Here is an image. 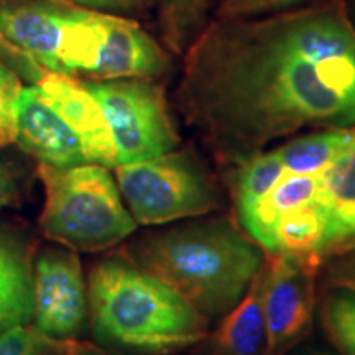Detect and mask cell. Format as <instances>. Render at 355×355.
I'll return each mask as SVG.
<instances>
[{"instance_id":"23","label":"cell","mask_w":355,"mask_h":355,"mask_svg":"<svg viewBox=\"0 0 355 355\" xmlns=\"http://www.w3.org/2000/svg\"><path fill=\"white\" fill-rule=\"evenodd\" d=\"M74 345L73 340L51 339L28 324L0 334V355H68Z\"/></svg>"},{"instance_id":"14","label":"cell","mask_w":355,"mask_h":355,"mask_svg":"<svg viewBox=\"0 0 355 355\" xmlns=\"http://www.w3.org/2000/svg\"><path fill=\"white\" fill-rule=\"evenodd\" d=\"M32 319V252L21 239L0 232V334Z\"/></svg>"},{"instance_id":"7","label":"cell","mask_w":355,"mask_h":355,"mask_svg":"<svg viewBox=\"0 0 355 355\" xmlns=\"http://www.w3.org/2000/svg\"><path fill=\"white\" fill-rule=\"evenodd\" d=\"M268 265L263 313V355H285L311 331L316 308L318 254H265Z\"/></svg>"},{"instance_id":"26","label":"cell","mask_w":355,"mask_h":355,"mask_svg":"<svg viewBox=\"0 0 355 355\" xmlns=\"http://www.w3.org/2000/svg\"><path fill=\"white\" fill-rule=\"evenodd\" d=\"M301 0H224L219 8V17L237 19V17H252L260 13L283 10Z\"/></svg>"},{"instance_id":"30","label":"cell","mask_w":355,"mask_h":355,"mask_svg":"<svg viewBox=\"0 0 355 355\" xmlns=\"http://www.w3.org/2000/svg\"><path fill=\"white\" fill-rule=\"evenodd\" d=\"M354 250H355V232L352 235H349V237H345L344 241H340L339 243H336V245L332 247L329 252H327L326 259H329V257H337V255L349 254V252H354Z\"/></svg>"},{"instance_id":"11","label":"cell","mask_w":355,"mask_h":355,"mask_svg":"<svg viewBox=\"0 0 355 355\" xmlns=\"http://www.w3.org/2000/svg\"><path fill=\"white\" fill-rule=\"evenodd\" d=\"M102 44L91 76L110 79H153L168 68V58L139 24L102 13Z\"/></svg>"},{"instance_id":"9","label":"cell","mask_w":355,"mask_h":355,"mask_svg":"<svg viewBox=\"0 0 355 355\" xmlns=\"http://www.w3.org/2000/svg\"><path fill=\"white\" fill-rule=\"evenodd\" d=\"M38 89L44 101L79 137L89 163L105 168L117 166V153L109 123L99 102L84 83L71 74L48 71L38 83Z\"/></svg>"},{"instance_id":"19","label":"cell","mask_w":355,"mask_h":355,"mask_svg":"<svg viewBox=\"0 0 355 355\" xmlns=\"http://www.w3.org/2000/svg\"><path fill=\"white\" fill-rule=\"evenodd\" d=\"M326 239V214L319 202L313 201L279 217L275 229V254L321 257Z\"/></svg>"},{"instance_id":"10","label":"cell","mask_w":355,"mask_h":355,"mask_svg":"<svg viewBox=\"0 0 355 355\" xmlns=\"http://www.w3.org/2000/svg\"><path fill=\"white\" fill-rule=\"evenodd\" d=\"M15 141L44 165L68 168L89 163L79 137L44 101L38 86L21 89L17 102Z\"/></svg>"},{"instance_id":"29","label":"cell","mask_w":355,"mask_h":355,"mask_svg":"<svg viewBox=\"0 0 355 355\" xmlns=\"http://www.w3.org/2000/svg\"><path fill=\"white\" fill-rule=\"evenodd\" d=\"M19 196V183L10 166L0 163V209L15 201Z\"/></svg>"},{"instance_id":"25","label":"cell","mask_w":355,"mask_h":355,"mask_svg":"<svg viewBox=\"0 0 355 355\" xmlns=\"http://www.w3.org/2000/svg\"><path fill=\"white\" fill-rule=\"evenodd\" d=\"M0 60L3 64H7L8 68H12L17 74H20L21 78L28 79L32 83H40L44 74L48 73L42 64L37 63L28 53L20 50L19 46H15L10 40L0 30Z\"/></svg>"},{"instance_id":"13","label":"cell","mask_w":355,"mask_h":355,"mask_svg":"<svg viewBox=\"0 0 355 355\" xmlns=\"http://www.w3.org/2000/svg\"><path fill=\"white\" fill-rule=\"evenodd\" d=\"M268 265L266 255L242 300L224 316L211 337L206 355H263L265 313L263 298Z\"/></svg>"},{"instance_id":"31","label":"cell","mask_w":355,"mask_h":355,"mask_svg":"<svg viewBox=\"0 0 355 355\" xmlns=\"http://www.w3.org/2000/svg\"><path fill=\"white\" fill-rule=\"evenodd\" d=\"M68 355H101V354H97L96 350H92V349L79 347V345L76 344L73 349H71V352Z\"/></svg>"},{"instance_id":"24","label":"cell","mask_w":355,"mask_h":355,"mask_svg":"<svg viewBox=\"0 0 355 355\" xmlns=\"http://www.w3.org/2000/svg\"><path fill=\"white\" fill-rule=\"evenodd\" d=\"M20 92L19 74L0 61V146L15 141L17 102Z\"/></svg>"},{"instance_id":"20","label":"cell","mask_w":355,"mask_h":355,"mask_svg":"<svg viewBox=\"0 0 355 355\" xmlns=\"http://www.w3.org/2000/svg\"><path fill=\"white\" fill-rule=\"evenodd\" d=\"M285 175L278 150L261 152L241 163L235 181V209L242 222L259 206L261 199L272 191Z\"/></svg>"},{"instance_id":"17","label":"cell","mask_w":355,"mask_h":355,"mask_svg":"<svg viewBox=\"0 0 355 355\" xmlns=\"http://www.w3.org/2000/svg\"><path fill=\"white\" fill-rule=\"evenodd\" d=\"M355 145V125L327 128L279 146L278 155L288 175H321Z\"/></svg>"},{"instance_id":"6","label":"cell","mask_w":355,"mask_h":355,"mask_svg":"<svg viewBox=\"0 0 355 355\" xmlns=\"http://www.w3.org/2000/svg\"><path fill=\"white\" fill-rule=\"evenodd\" d=\"M84 86L109 123L117 166L162 157L178 145L165 96L148 79H110Z\"/></svg>"},{"instance_id":"1","label":"cell","mask_w":355,"mask_h":355,"mask_svg":"<svg viewBox=\"0 0 355 355\" xmlns=\"http://www.w3.org/2000/svg\"><path fill=\"white\" fill-rule=\"evenodd\" d=\"M181 109L220 163L308 127L355 125V30L343 0L214 21L189 46Z\"/></svg>"},{"instance_id":"3","label":"cell","mask_w":355,"mask_h":355,"mask_svg":"<svg viewBox=\"0 0 355 355\" xmlns=\"http://www.w3.org/2000/svg\"><path fill=\"white\" fill-rule=\"evenodd\" d=\"M97 337L121 349L168 354L207 337V319L166 283L137 265L105 260L89 278Z\"/></svg>"},{"instance_id":"28","label":"cell","mask_w":355,"mask_h":355,"mask_svg":"<svg viewBox=\"0 0 355 355\" xmlns=\"http://www.w3.org/2000/svg\"><path fill=\"white\" fill-rule=\"evenodd\" d=\"M60 2L71 3V6L89 8V10H140L148 7L153 0H60Z\"/></svg>"},{"instance_id":"2","label":"cell","mask_w":355,"mask_h":355,"mask_svg":"<svg viewBox=\"0 0 355 355\" xmlns=\"http://www.w3.org/2000/svg\"><path fill=\"white\" fill-rule=\"evenodd\" d=\"M128 260L153 275L206 319L225 316L250 286L265 254L227 219L163 230L128 248Z\"/></svg>"},{"instance_id":"5","label":"cell","mask_w":355,"mask_h":355,"mask_svg":"<svg viewBox=\"0 0 355 355\" xmlns=\"http://www.w3.org/2000/svg\"><path fill=\"white\" fill-rule=\"evenodd\" d=\"M115 176L132 217L140 224H168L219 207L214 184L186 153L119 165Z\"/></svg>"},{"instance_id":"12","label":"cell","mask_w":355,"mask_h":355,"mask_svg":"<svg viewBox=\"0 0 355 355\" xmlns=\"http://www.w3.org/2000/svg\"><path fill=\"white\" fill-rule=\"evenodd\" d=\"M73 7L60 0H3L0 30L44 69L63 73L58 44Z\"/></svg>"},{"instance_id":"18","label":"cell","mask_w":355,"mask_h":355,"mask_svg":"<svg viewBox=\"0 0 355 355\" xmlns=\"http://www.w3.org/2000/svg\"><path fill=\"white\" fill-rule=\"evenodd\" d=\"M102 13L83 7H73L61 30L58 58L64 74L86 73L91 76L102 44Z\"/></svg>"},{"instance_id":"15","label":"cell","mask_w":355,"mask_h":355,"mask_svg":"<svg viewBox=\"0 0 355 355\" xmlns=\"http://www.w3.org/2000/svg\"><path fill=\"white\" fill-rule=\"evenodd\" d=\"M322 175V173H321ZM321 175H288L261 199L259 206L243 219L242 229L265 254H275V229L286 212L316 201L321 189Z\"/></svg>"},{"instance_id":"8","label":"cell","mask_w":355,"mask_h":355,"mask_svg":"<svg viewBox=\"0 0 355 355\" xmlns=\"http://www.w3.org/2000/svg\"><path fill=\"white\" fill-rule=\"evenodd\" d=\"M87 314L81 261L74 250H48L33 266L35 327L58 340H71Z\"/></svg>"},{"instance_id":"27","label":"cell","mask_w":355,"mask_h":355,"mask_svg":"<svg viewBox=\"0 0 355 355\" xmlns=\"http://www.w3.org/2000/svg\"><path fill=\"white\" fill-rule=\"evenodd\" d=\"M326 278L332 288H345L355 293V250L337 255L327 268Z\"/></svg>"},{"instance_id":"22","label":"cell","mask_w":355,"mask_h":355,"mask_svg":"<svg viewBox=\"0 0 355 355\" xmlns=\"http://www.w3.org/2000/svg\"><path fill=\"white\" fill-rule=\"evenodd\" d=\"M211 0H162V25L168 46L184 50L202 24Z\"/></svg>"},{"instance_id":"4","label":"cell","mask_w":355,"mask_h":355,"mask_svg":"<svg viewBox=\"0 0 355 355\" xmlns=\"http://www.w3.org/2000/svg\"><path fill=\"white\" fill-rule=\"evenodd\" d=\"M46 201L40 225L71 250L99 252L117 245L137 227L107 168L96 163L58 168L40 163Z\"/></svg>"},{"instance_id":"16","label":"cell","mask_w":355,"mask_h":355,"mask_svg":"<svg viewBox=\"0 0 355 355\" xmlns=\"http://www.w3.org/2000/svg\"><path fill=\"white\" fill-rule=\"evenodd\" d=\"M321 176L316 201L327 219V239L321 252L324 261L336 243L355 232V145Z\"/></svg>"},{"instance_id":"21","label":"cell","mask_w":355,"mask_h":355,"mask_svg":"<svg viewBox=\"0 0 355 355\" xmlns=\"http://www.w3.org/2000/svg\"><path fill=\"white\" fill-rule=\"evenodd\" d=\"M321 321L343 355H355V293L332 288L321 304Z\"/></svg>"}]
</instances>
